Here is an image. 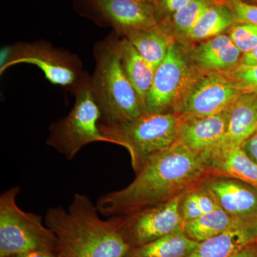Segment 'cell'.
<instances>
[{
  "mask_svg": "<svg viewBox=\"0 0 257 257\" xmlns=\"http://www.w3.org/2000/svg\"><path fill=\"white\" fill-rule=\"evenodd\" d=\"M211 151L196 152L175 143L145 160L127 187L106 193L96 203L108 217L128 216L169 202L211 178Z\"/></svg>",
  "mask_w": 257,
  "mask_h": 257,
  "instance_id": "1",
  "label": "cell"
},
{
  "mask_svg": "<svg viewBox=\"0 0 257 257\" xmlns=\"http://www.w3.org/2000/svg\"><path fill=\"white\" fill-rule=\"evenodd\" d=\"M90 198L74 194L68 209L50 207L45 224L57 236L64 257H126L130 250L119 232V216L104 220Z\"/></svg>",
  "mask_w": 257,
  "mask_h": 257,
  "instance_id": "2",
  "label": "cell"
},
{
  "mask_svg": "<svg viewBox=\"0 0 257 257\" xmlns=\"http://www.w3.org/2000/svg\"><path fill=\"white\" fill-rule=\"evenodd\" d=\"M94 55L95 68L90 82L100 109L101 123L118 124L145 114L123 67L119 39L111 34L96 44Z\"/></svg>",
  "mask_w": 257,
  "mask_h": 257,
  "instance_id": "3",
  "label": "cell"
},
{
  "mask_svg": "<svg viewBox=\"0 0 257 257\" xmlns=\"http://www.w3.org/2000/svg\"><path fill=\"white\" fill-rule=\"evenodd\" d=\"M181 121L182 117L175 112L155 113L118 124L100 122L99 128L111 143L128 150L137 173L149 157L176 143Z\"/></svg>",
  "mask_w": 257,
  "mask_h": 257,
  "instance_id": "4",
  "label": "cell"
},
{
  "mask_svg": "<svg viewBox=\"0 0 257 257\" xmlns=\"http://www.w3.org/2000/svg\"><path fill=\"white\" fill-rule=\"evenodd\" d=\"M75 101L65 117L51 125L47 145L67 160H73L86 145L95 142L111 143L99 128L101 111L88 76L74 89Z\"/></svg>",
  "mask_w": 257,
  "mask_h": 257,
  "instance_id": "5",
  "label": "cell"
},
{
  "mask_svg": "<svg viewBox=\"0 0 257 257\" xmlns=\"http://www.w3.org/2000/svg\"><path fill=\"white\" fill-rule=\"evenodd\" d=\"M20 190L16 186L0 196V257L33 250L57 252V236L44 224L42 216L19 207L17 197Z\"/></svg>",
  "mask_w": 257,
  "mask_h": 257,
  "instance_id": "6",
  "label": "cell"
},
{
  "mask_svg": "<svg viewBox=\"0 0 257 257\" xmlns=\"http://www.w3.org/2000/svg\"><path fill=\"white\" fill-rule=\"evenodd\" d=\"M0 74L18 64H30L41 69L47 80L72 91L88 75L77 56L56 48L47 42H18L8 47Z\"/></svg>",
  "mask_w": 257,
  "mask_h": 257,
  "instance_id": "7",
  "label": "cell"
},
{
  "mask_svg": "<svg viewBox=\"0 0 257 257\" xmlns=\"http://www.w3.org/2000/svg\"><path fill=\"white\" fill-rule=\"evenodd\" d=\"M249 92L230 74L212 72L194 83L176 106L175 113L182 119L219 114L229 109L241 94Z\"/></svg>",
  "mask_w": 257,
  "mask_h": 257,
  "instance_id": "8",
  "label": "cell"
},
{
  "mask_svg": "<svg viewBox=\"0 0 257 257\" xmlns=\"http://www.w3.org/2000/svg\"><path fill=\"white\" fill-rule=\"evenodd\" d=\"M194 73L183 54L171 42L165 60L156 69L145 99V114L164 113L175 107L194 84Z\"/></svg>",
  "mask_w": 257,
  "mask_h": 257,
  "instance_id": "9",
  "label": "cell"
},
{
  "mask_svg": "<svg viewBox=\"0 0 257 257\" xmlns=\"http://www.w3.org/2000/svg\"><path fill=\"white\" fill-rule=\"evenodd\" d=\"M183 195L130 215L119 216V232L125 242L131 248H138L167 235L184 231L179 209Z\"/></svg>",
  "mask_w": 257,
  "mask_h": 257,
  "instance_id": "10",
  "label": "cell"
},
{
  "mask_svg": "<svg viewBox=\"0 0 257 257\" xmlns=\"http://www.w3.org/2000/svg\"><path fill=\"white\" fill-rule=\"evenodd\" d=\"M116 35L160 27L155 5L145 0H91Z\"/></svg>",
  "mask_w": 257,
  "mask_h": 257,
  "instance_id": "11",
  "label": "cell"
},
{
  "mask_svg": "<svg viewBox=\"0 0 257 257\" xmlns=\"http://www.w3.org/2000/svg\"><path fill=\"white\" fill-rule=\"evenodd\" d=\"M204 184L225 212L237 220L257 225V188L224 177H211Z\"/></svg>",
  "mask_w": 257,
  "mask_h": 257,
  "instance_id": "12",
  "label": "cell"
},
{
  "mask_svg": "<svg viewBox=\"0 0 257 257\" xmlns=\"http://www.w3.org/2000/svg\"><path fill=\"white\" fill-rule=\"evenodd\" d=\"M229 110L203 117L182 118L176 143L196 152L212 151L224 143Z\"/></svg>",
  "mask_w": 257,
  "mask_h": 257,
  "instance_id": "13",
  "label": "cell"
},
{
  "mask_svg": "<svg viewBox=\"0 0 257 257\" xmlns=\"http://www.w3.org/2000/svg\"><path fill=\"white\" fill-rule=\"evenodd\" d=\"M209 170L211 177L237 179L257 188V164L241 146L222 144L211 151Z\"/></svg>",
  "mask_w": 257,
  "mask_h": 257,
  "instance_id": "14",
  "label": "cell"
},
{
  "mask_svg": "<svg viewBox=\"0 0 257 257\" xmlns=\"http://www.w3.org/2000/svg\"><path fill=\"white\" fill-rule=\"evenodd\" d=\"M256 239V224L239 223L222 234L199 242L187 257H230Z\"/></svg>",
  "mask_w": 257,
  "mask_h": 257,
  "instance_id": "15",
  "label": "cell"
},
{
  "mask_svg": "<svg viewBox=\"0 0 257 257\" xmlns=\"http://www.w3.org/2000/svg\"><path fill=\"white\" fill-rule=\"evenodd\" d=\"M241 55L229 37L220 35L196 47L192 57L201 68L224 73L237 68Z\"/></svg>",
  "mask_w": 257,
  "mask_h": 257,
  "instance_id": "16",
  "label": "cell"
},
{
  "mask_svg": "<svg viewBox=\"0 0 257 257\" xmlns=\"http://www.w3.org/2000/svg\"><path fill=\"white\" fill-rule=\"evenodd\" d=\"M229 111L227 131L222 144L241 146L257 131L256 91L241 94Z\"/></svg>",
  "mask_w": 257,
  "mask_h": 257,
  "instance_id": "17",
  "label": "cell"
},
{
  "mask_svg": "<svg viewBox=\"0 0 257 257\" xmlns=\"http://www.w3.org/2000/svg\"><path fill=\"white\" fill-rule=\"evenodd\" d=\"M119 48L125 72L138 94L145 113V99L153 82L155 70L124 37L119 40Z\"/></svg>",
  "mask_w": 257,
  "mask_h": 257,
  "instance_id": "18",
  "label": "cell"
},
{
  "mask_svg": "<svg viewBox=\"0 0 257 257\" xmlns=\"http://www.w3.org/2000/svg\"><path fill=\"white\" fill-rule=\"evenodd\" d=\"M198 244V241L190 239L184 231H179L132 248L126 257H187Z\"/></svg>",
  "mask_w": 257,
  "mask_h": 257,
  "instance_id": "19",
  "label": "cell"
},
{
  "mask_svg": "<svg viewBox=\"0 0 257 257\" xmlns=\"http://www.w3.org/2000/svg\"><path fill=\"white\" fill-rule=\"evenodd\" d=\"M123 37L135 47L155 70L165 60L171 43L160 27L152 30L128 32Z\"/></svg>",
  "mask_w": 257,
  "mask_h": 257,
  "instance_id": "20",
  "label": "cell"
},
{
  "mask_svg": "<svg viewBox=\"0 0 257 257\" xmlns=\"http://www.w3.org/2000/svg\"><path fill=\"white\" fill-rule=\"evenodd\" d=\"M241 222L219 208L194 220L186 221L183 230L190 239L201 242L222 234Z\"/></svg>",
  "mask_w": 257,
  "mask_h": 257,
  "instance_id": "21",
  "label": "cell"
},
{
  "mask_svg": "<svg viewBox=\"0 0 257 257\" xmlns=\"http://www.w3.org/2000/svg\"><path fill=\"white\" fill-rule=\"evenodd\" d=\"M231 8L223 5H213L202 15L187 37L192 40H203L220 35L236 21Z\"/></svg>",
  "mask_w": 257,
  "mask_h": 257,
  "instance_id": "22",
  "label": "cell"
},
{
  "mask_svg": "<svg viewBox=\"0 0 257 257\" xmlns=\"http://www.w3.org/2000/svg\"><path fill=\"white\" fill-rule=\"evenodd\" d=\"M219 208L214 194L204 184L185 193L179 206L184 223L194 220Z\"/></svg>",
  "mask_w": 257,
  "mask_h": 257,
  "instance_id": "23",
  "label": "cell"
},
{
  "mask_svg": "<svg viewBox=\"0 0 257 257\" xmlns=\"http://www.w3.org/2000/svg\"><path fill=\"white\" fill-rule=\"evenodd\" d=\"M211 5L209 0H192L173 15V24L176 30L187 36L204 12Z\"/></svg>",
  "mask_w": 257,
  "mask_h": 257,
  "instance_id": "24",
  "label": "cell"
},
{
  "mask_svg": "<svg viewBox=\"0 0 257 257\" xmlns=\"http://www.w3.org/2000/svg\"><path fill=\"white\" fill-rule=\"evenodd\" d=\"M229 37L241 53H246L257 46V26L251 23L238 24L231 28Z\"/></svg>",
  "mask_w": 257,
  "mask_h": 257,
  "instance_id": "25",
  "label": "cell"
},
{
  "mask_svg": "<svg viewBox=\"0 0 257 257\" xmlns=\"http://www.w3.org/2000/svg\"><path fill=\"white\" fill-rule=\"evenodd\" d=\"M231 9L240 23H251L257 26V7L241 0H231Z\"/></svg>",
  "mask_w": 257,
  "mask_h": 257,
  "instance_id": "26",
  "label": "cell"
},
{
  "mask_svg": "<svg viewBox=\"0 0 257 257\" xmlns=\"http://www.w3.org/2000/svg\"><path fill=\"white\" fill-rule=\"evenodd\" d=\"M240 85L251 92L257 91V66L238 67L231 74Z\"/></svg>",
  "mask_w": 257,
  "mask_h": 257,
  "instance_id": "27",
  "label": "cell"
},
{
  "mask_svg": "<svg viewBox=\"0 0 257 257\" xmlns=\"http://www.w3.org/2000/svg\"><path fill=\"white\" fill-rule=\"evenodd\" d=\"M246 155L257 164V131L241 145Z\"/></svg>",
  "mask_w": 257,
  "mask_h": 257,
  "instance_id": "28",
  "label": "cell"
},
{
  "mask_svg": "<svg viewBox=\"0 0 257 257\" xmlns=\"http://www.w3.org/2000/svg\"><path fill=\"white\" fill-rule=\"evenodd\" d=\"M192 0H160L161 6L167 13H177L179 10L184 8Z\"/></svg>",
  "mask_w": 257,
  "mask_h": 257,
  "instance_id": "29",
  "label": "cell"
},
{
  "mask_svg": "<svg viewBox=\"0 0 257 257\" xmlns=\"http://www.w3.org/2000/svg\"><path fill=\"white\" fill-rule=\"evenodd\" d=\"M257 66V46L253 50L243 54L238 67H254Z\"/></svg>",
  "mask_w": 257,
  "mask_h": 257,
  "instance_id": "30",
  "label": "cell"
},
{
  "mask_svg": "<svg viewBox=\"0 0 257 257\" xmlns=\"http://www.w3.org/2000/svg\"><path fill=\"white\" fill-rule=\"evenodd\" d=\"M58 253L47 250H33L18 253L11 257H57Z\"/></svg>",
  "mask_w": 257,
  "mask_h": 257,
  "instance_id": "31",
  "label": "cell"
},
{
  "mask_svg": "<svg viewBox=\"0 0 257 257\" xmlns=\"http://www.w3.org/2000/svg\"><path fill=\"white\" fill-rule=\"evenodd\" d=\"M230 257H257V247L256 242L248 245L239 252Z\"/></svg>",
  "mask_w": 257,
  "mask_h": 257,
  "instance_id": "32",
  "label": "cell"
},
{
  "mask_svg": "<svg viewBox=\"0 0 257 257\" xmlns=\"http://www.w3.org/2000/svg\"><path fill=\"white\" fill-rule=\"evenodd\" d=\"M145 1L149 2V3L155 5V2H156V0H145Z\"/></svg>",
  "mask_w": 257,
  "mask_h": 257,
  "instance_id": "33",
  "label": "cell"
},
{
  "mask_svg": "<svg viewBox=\"0 0 257 257\" xmlns=\"http://www.w3.org/2000/svg\"><path fill=\"white\" fill-rule=\"evenodd\" d=\"M57 257H64V256H61V255L58 254V256H57Z\"/></svg>",
  "mask_w": 257,
  "mask_h": 257,
  "instance_id": "34",
  "label": "cell"
},
{
  "mask_svg": "<svg viewBox=\"0 0 257 257\" xmlns=\"http://www.w3.org/2000/svg\"><path fill=\"white\" fill-rule=\"evenodd\" d=\"M256 247H257V239H256Z\"/></svg>",
  "mask_w": 257,
  "mask_h": 257,
  "instance_id": "35",
  "label": "cell"
},
{
  "mask_svg": "<svg viewBox=\"0 0 257 257\" xmlns=\"http://www.w3.org/2000/svg\"><path fill=\"white\" fill-rule=\"evenodd\" d=\"M255 1H257V0H255Z\"/></svg>",
  "mask_w": 257,
  "mask_h": 257,
  "instance_id": "36",
  "label": "cell"
}]
</instances>
